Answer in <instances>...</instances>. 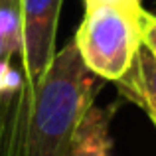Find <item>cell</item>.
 Returning <instances> with one entry per match:
<instances>
[{
  "label": "cell",
  "instance_id": "cell-1",
  "mask_svg": "<svg viewBox=\"0 0 156 156\" xmlns=\"http://www.w3.org/2000/svg\"><path fill=\"white\" fill-rule=\"evenodd\" d=\"M99 77L83 63L75 44L55 51L44 77L30 89L22 156H63L75 129L93 107Z\"/></svg>",
  "mask_w": 156,
  "mask_h": 156
},
{
  "label": "cell",
  "instance_id": "cell-2",
  "mask_svg": "<svg viewBox=\"0 0 156 156\" xmlns=\"http://www.w3.org/2000/svg\"><path fill=\"white\" fill-rule=\"evenodd\" d=\"M85 14L75 32L83 63L99 79L115 81L126 75L142 44V6L136 0H83Z\"/></svg>",
  "mask_w": 156,
  "mask_h": 156
},
{
  "label": "cell",
  "instance_id": "cell-3",
  "mask_svg": "<svg viewBox=\"0 0 156 156\" xmlns=\"http://www.w3.org/2000/svg\"><path fill=\"white\" fill-rule=\"evenodd\" d=\"M63 0H20L22 69L30 91L55 57V32Z\"/></svg>",
  "mask_w": 156,
  "mask_h": 156
},
{
  "label": "cell",
  "instance_id": "cell-4",
  "mask_svg": "<svg viewBox=\"0 0 156 156\" xmlns=\"http://www.w3.org/2000/svg\"><path fill=\"white\" fill-rule=\"evenodd\" d=\"M111 113L93 105L75 129L63 156H109Z\"/></svg>",
  "mask_w": 156,
  "mask_h": 156
},
{
  "label": "cell",
  "instance_id": "cell-5",
  "mask_svg": "<svg viewBox=\"0 0 156 156\" xmlns=\"http://www.w3.org/2000/svg\"><path fill=\"white\" fill-rule=\"evenodd\" d=\"M122 81H125L129 99L136 101L148 113L150 121L156 126V59L144 44H140L138 48L133 67L117 83H122Z\"/></svg>",
  "mask_w": 156,
  "mask_h": 156
},
{
  "label": "cell",
  "instance_id": "cell-6",
  "mask_svg": "<svg viewBox=\"0 0 156 156\" xmlns=\"http://www.w3.org/2000/svg\"><path fill=\"white\" fill-rule=\"evenodd\" d=\"M140 30H142V44L148 48V51L156 59V16L148 14V12H142Z\"/></svg>",
  "mask_w": 156,
  "mask_h": 156
},
{
  "label": "cell",
  "instance_id": "cell-7",
  "mask_svg": "<svg viewBox=\"0 0 156 156\" xmlns=\"http://www.w3.org/2000/svg\"><path fill=\"white\" fill-rule=\"evenodd\" d=\"M8 63H10V57H8L2 42H0V79H4V71L8 69Z\"/></svg>",
  "mask_w": 156,
  "mask_h": 156
},
{
  "label": "cell",
  "instance_id": "cell-8",
  "mask_svg": "<svg viewBox=\"0 0 156 156\" xmlns=\"http://www.w3.org/2000/svg\"><path fill=\"white\" fill-rule=\"evenodd\" d=\"M136 2H140V0H136Z\"/></svg>",
  "mask_w": 156,
  "mask_h": 156
},
{
  "label": "cell",
  "instance_id": "cell-9",
  "mask_svg": "<svg viewBox=\"0 0 156 156\" xmlns=\"http://www.w3.org/2000/svg\"><path fill=\"white\" fill-rule=\"evenodd\" d=\"M0 2H4V0H0Z\"/></svg>",
  "mask_w": 156,
  "mask_h": 156
}]
</instances>
